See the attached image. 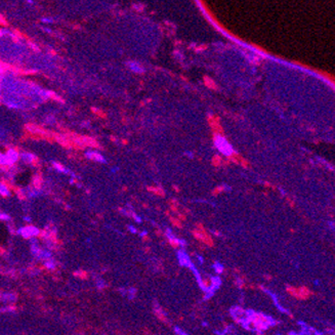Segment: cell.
Here are the masks:
<instances>
[{
  "mask_svg": "<svg viewBox=\"0 0 335 335\" xmlns=\"http://www.w3.org/2000/svg\"><path fill=\"white\" fill-rule=\"evenodd\" d=\"M215 144L217 145V147L219 148V150L223 153H225V154H231L232 149H231L230 145L227 143V140L225 138H223L219 135H216V138H215Z\"/></svg>",
  "mask_w": 335,
  "mask_h": 335,
  "instance_id": "obj_1",
  "label": "cell"
}]
</instances>
